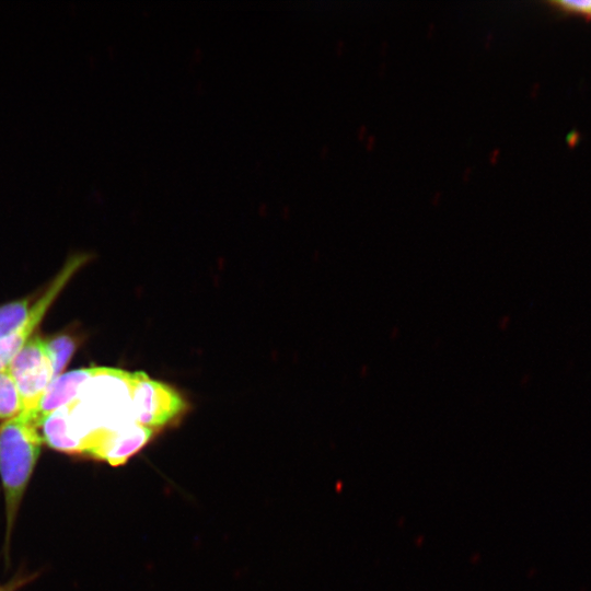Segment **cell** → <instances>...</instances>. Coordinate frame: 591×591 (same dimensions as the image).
I'll list each match as a JSON object with an SVG mask.
<instances>
[{
    "instance_id": "2",
    "label": "cell",
    "mask_w": 591,
    "mask_h": 591,
    "mask_svg": "<svg viewBox=\"0 0 591 591\" xmlns=\"http://www.w3.org/2000/svg\"><path fill=\"white\" fill-rule=\"evenodd\" d=\"M32 410H23L0 427V476L10 533L44 442Z\"/></svg>"
},
{
    "instance_id": "6",
    "label": "cell",
    "mask_w": 591,
    "mask_h": 591,
    "mask_svg": "<svg viewBox=\"0 0 591 591\" xmlns=\"http://www.w3.org/2000/svg\"><path fill=\"white\" fill-rule=\"evenodd\" d=\"M23 403L8 368L0 370V420H9L22 413Z\"/></svg>"
},
{
    "instance_id": "7",
    "label": "cell",
    "mask_w": 591,
    "mask_h": 591,
    "mask_svg": "<svg viewBox=\"0 0 591 591\" xmlns=\"http://www.w3.org/2000/svg\"><path fill=\"white\" fill-rule=\"evenodd\" d=\"M30 299L11 301L0 305V340L20 328L31 312Z\"/></svg>"
},
{
    "instance_id": "10",
    "label": "cell",
    "mask_w": 591,
    "mask_h": 591,
    "mask_svg": "<svg viewBox=\"0 0 591 591\" xmlns=\"http://www.w3.org/2000/svg\"><path fill=\"white\" fill-rule=\"evenodd\" d=\"M18 584H19V582H14V583H10V584L0 587V591H13L16 588Z\"/></svg>"
},
{
    "instance_id": "9",
    "label": "cell",
    "mask_w": 591,
    "mask_h": 591,
    "mask_svg": "<svg viewBox=\"0 0 591 591\" xmlns=\"http://www.w3.org/2000/svg\"><path fill=\"white\" fill-rule=\"evenodd\" d=\"M548 3L561 13L591 20V0H555Z\"/></svg>"
},
{
    "instance_id": "5",
    "label": "cell",
    "mask_w": 591,
    "mask_h": 591,
    "mask_svg": "<svg viewBox=\"0 0 591 591\" xmlns=\"http://www.w3.org/2000/svg\"><path fill=\"white\" fill-rule=\"evenodd\" d=\"M91 373L92 368L78 369L59 375L50 383L37 407L32 409L40 427L51 414L77 395Z\"/></svg>"
},
{
    "instance_id": "1",
    "label": "cell",
    "mask_w": 591,
    "mask_h": 591,
    "mask_svg": "<svg viewBox=\"0 0 591 591\" xmlns=\"http://www.w3.org/2000/svg\"><path fill=\"white\" fill-rule=\"evenodd\" d=\"M69 404L81 410H70L69 417L51 414L42 426L43 440L113 465L124 463L187 408L174 387L146 372L107 367H93Z\"/></svg>"
},
{
    "instance_id": "8",
    "label": "cell",
    "mask_w": 591,
    "mask_h": 591,
    "mask_svg": "<svg viewBox=\"0 0 591 591\" xmlns=\"http://www.w3.org/2000/svg\"><path fill=\"white\" fill-rule=\"evenodd\" d=\"M46 348L50 358L54 380L61 375L68 364L76 344L68 335H57L45 339Z\"/></svg>"
},
{
    "instance_id": "3",
    "label": "cell",
    "mask_w": 591,
    "mask_h": 591,
    "mask_svg": "<svg viewBox=\"0 0 591 591\" xmlns=\"http://www.w3.org/2000/svg\"><path fill=\"white\" fill-rule=\"evenodd\" d=\"M8 369L20 392L23 409H35L54 381L45 339L33 335L13 357Z\"/></svg>"
},
{
    "instance_id": "4",
    "label": "cell",
    "mask_w": 591,
    "mask_h": 591,
    "mask_svg": "<svg viewBox=\"0 0 591 591\" xmlns=\"http://www.w3.org/2000/svg\"><path fill=\"white\" fill-rule=\"evenodd\" d=\"M89 257L84 253L72 255L45 292L32 304L30 315L23 325L13 334L0 340V370L8 368L13 357L33 336L34 329L40 323L57 296Z\"/></svg>"
}]
</instances>
